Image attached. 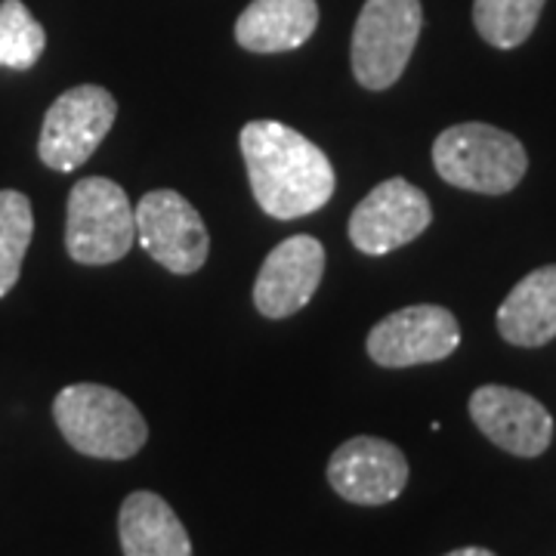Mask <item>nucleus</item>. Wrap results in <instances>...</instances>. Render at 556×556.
<instances>
[{"mask_svg": "<svg viewBox=\"0 0 556 556\" xmlns=\"http://www.w3.org/2000/svg\"><path fill=\"white\" fill-rule=\"evenodd\" d=\"M241 155L257 204L276 219L321 211L334 195V167L316 142L278 121H251L241 130Z\"/></svg>", "mask_w": 556, "mask_h": 556, "instance_id": "f257e3e1", "label": "nucleus"}, {"mask_svg": "<svg viewBox=\"0 0 556 556\" xmlns=\"http://www.w3.org/2000/svg\"><path fill=\"white\" fill-rule=\"evenodd\" d=\"M65 442L87 457L127 460L146 445L149 427L130 399L102 383H72L53 402Z\"/></svg>", "mask_w": 556, "mask_h": 556, "instance_id": "f03ea898", "label": "nucleus"}, {"mask_svg": "<svg viewBox=\"0 0 556 556\" xmlns=\"http://www.w3.org/2000/svg\"><path fill=\"white\" fill-rule=\"evenodd\" d=\"M433 167L448 186L504 195L526 177L529 155L514 134L492 124H455L433 142Z\"/></svg>", "mask_w": 556, "mask_h": 556, "instance_id": "7ed1b4c3", "label": "nucleus"}, {"mask_svg": "<svg viewBox=\"0 0 556 556\" xmlns=\"http://www.w3.org/2000/svg\"><path fill=\"white\" fill-rule=\"evenodd\" d=\"M137 241V211L115 179L75 182L65 214V248L75 263L105 266L130 254Z\"/></svg>", "mask_w": 556, "mask_h": 556, "instance_id": "20e7f679", "label": "nucleus"}, {"mask_svg": "<svg viewBox=\"0 0 556 556\" xmlns=\"http://www.w3.org/2000/svg\"><path fill=\"white\" fill-rule=\"evenodd\" d=\"M424 10L420 0H365L353 28V75L365 90L393 87L415 53Z\"/></svg>", "mask_w": 556, "mask_h": 556, "instance_id": "39448f33", "label": "nucleus"}, {"mask_svg": "<svg viewBox=\"0 0 556 556\" xmlns=\"http://www.w3.org/2000/svg\"><path fill=\"white\" fill-rule=\"evenodd\" d=\"M115 118H118V102L105 87L80 84L65 90L43 115L38 142L40 161L60 174L78 170L97 152V146L112 130Z\"/></svg>", "mask_w": 556, "mask_h": 556, "instance_id": "423d86ee", "label": "nucleus"}, {"mask_svg": "<svg viewBox=\"0 0 556 556\" xmlns=\"http://www.w3.org/2000/svg\"><path fill=\"white\" fill-rule=\"evenodd\" d=\"M137 239L174 276L199 273L211 251L201 214L174 189H155L137 204Z\"/></svg>", "mask_w": 556, "mask_h": 556, "instance_id": "0eeeda50", "label": "nucleus"}, {"mask_svg": "<svg viewBox=\"0 0 556 556\" xmlns=\"http://www.w3.org/2000/svg\"><path fill=\"white\" fill-rule=\"evenodd\" d=\"M430 223L433 207L417 186L402 177L383 179L356 204L350 217V241L358 254L383 257L424 236Z\"/></svg>", "mask_w": 556, "mask_h": 556, "instance_id": "6e6552de", "label": "nucleus"}, {"mask_svg": "<svg viewBox=\"0 0 556 556\" xmlns=\"http://www.w3.org/2000/svg\"><path fill=\"white\" fill-rule=\"evenodd\" d=\"M460 346L455 313L445 306L420 303L380 318L368 334V356L383 368H412L442 362Z\"/></svg>", "mask_w": 556, "mask_h": 556, "instance_id": "1a4fd4ad", "label": "nucleus"}, {"mask_svg": "<svg viewBox=\"0 0 556 556\" xmlns=\"http://www.w3.org/2000/svg\"><path fill=\"white\" fill-rule=\"evenodd\" d=\"M328 482L350 504L380 507L396 501L408 485V460L387 439L356 437L331 455Z\"/></svg>", "mask_w": 556, "mask_h": 556, "instance_id": "9d476101", "label": "nucleus"}, {"mask_svg": "<svg viewBox=\"0 0 556 556\" xmlns=\"http://www.w3.org/2000/svg\"><path fill=\"white\" fill-rule=\"evenodd\" d=\"M470 417L497 448L517 457H538L554 439V417L535 396L514 387H479L470 396Z\"/></svg>", "mask_w": 556, "mask_h": 556, "instance_id": "9b49d317", "label": "nucleus"}, {"mask_svg": "<svg viewBox=\"0 0 556 556\" xmlns=\"http://www.w3.org/2000/svg\"><path fill=\"white\" fill-rule=\"evenodd\" d=\"M325 276V248L313 236H291L260 266L254 281V306L260 316L288 318L300 313Z\"/></svg>", "mask_w": 556, "mask_h": 556, "instance_id": "f8f14e48", "label": "nucleus"}, {"mask_svg": "<svg viewBox=\"0 0 556 556\" xmlns=\"http://www.w3.org/2000/svg\"><path fill=\"white\" fill-rule=\"evenodd\" d=\"M118 538L124 556H192L186 526L155 492L127 495L118 514Z\"/></svg>", "mask_w": 556, "mask_h": 556, "instance_id": "ddd939ff", "label": "nucleus"}, {"mask_svg": "<svg viewBox=\"0 0 556 556\" xmlns=\"http://www.w3.org/2000/svg\"><path fill=\"white\" fill-rule=\"evenodd\" d=\"M316 0H251L236 22V40L251 53H288L313 38Z\"/></svg>", "mask_w": 556, "mask_h": 556, "instance_id": "4468645a", "label": "nucleus"}, {"mask_svg": "<svg viewBox=\"0 0 556 556\" xmlns=\"http://www.w3.org/2000/svg\"><path fill=\"white\" fill-rule=\"evenodd\" d=\"M497 331L514 346L535 350L556 338V266H541L497 306Z\"/></svg>", "mask_w": 556, "mask_h": 556, "instance_id": "2eb2a0df", "label": "nucleus"}, {"mask_svg": "<svg viewBox=\"0 0 556 556\" xmlns=\"http://www.w3.org/2000/svg\"><path fill=\"white\" fill-rule=\"evenodd\" d=\"M35 236L31 201L16 189L0 192V298H7L22 273V260Z\"/></svg>", "mask_w": 556, "mask_h": 556, "instance_id": "dca6fc26", "label": "nucleus"}, {"mask_svg": "<svg viewBox=\"0 0 556 556\" xmlns=\"http://www.w3.org/2000/svg\"><path fill=\"white\" fill-rule=\"evenodd\" d=\"M544 0H477L473 22L482 40L497 50H514L535 31Z\"/></svg>", "mask_w": 556, "mask_h": 556, "instance_id": "f3484780", "label": "nucleus"}, {"mask_svg": "<svg viewBox=\"0 0 556 556\" xmlns=\"http://www.w3.org/2000/svg\"><path fill=\"white\" fill-rule=\"evenodd\" d=\"M47 35L22 0L0 3V68L28 72L40 60Z\"/></svg>", "mask_w": 556, "mask_h": 556, "instance_id": "a211bd4d", "label": "nucleus"}, {"mask_svg": "<svg viewBox=\"0 0 556 556\" xmlns=\"http://www.w3.org/2000/svg\"><path fill=\"white\" fill-rule=\"evenodd\" d=\"M445 556H495L492 551H485V547H460V551H452V554Z\"/></svg>", "mask_w": 556, "mask_h": 556, "instance_id": "6ab92c4d", "label": "nucleus"}]
</instances>
